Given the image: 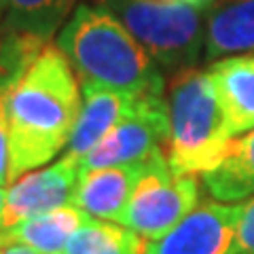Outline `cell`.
<instances>
[{
    "label": "cell",
    "mask_w": 254,
    "mask_h": 254,
    "mask_svg": "<svg viewBox=\"0 0 254 254\" xmlns=\"http://www.w3.org/2000/svg\"><path fill=\"white\" fill-rule=\"evenodd\" d=\"M78 78L58 47L47 45L4 95L9 185L68 146L81 113Z\"/></svg>",
    "instance_id": "cell-1"
},
{
    "label": "cell",
    "mask_w": 254,
    "mask_h": 254,
    "mask_svg": "<svg viewBox=\"0 0 254 254\" xmlns=\"http://www.w3.org/2000/svg\"><path fill=\"white\" fill-rule=\"evenodd\" d=\"M55 47L83 87H104L131 95H163L161 68L104 6L78 4L62 26Z\"/></svg>",
    "instance_id": "cell-2"
},
{
    "label": "cell",
    "mask_w": 254,
    "mask_h": 254,
    "mask_svg": "<svg viewBox=\"0 0 254 254\" xmlns=\"http://www.w3.org/2000/svg\"><path fill=\"white\" fill-rule=\"evenodd\" d=\"M168 163L176 174H205L235 138L208 70L185 68L168 85Z\"/></svg>",
    "instance_id": "cell-3"
},
{
    "label": "cell",
    "mask_w": 254,
    "mask_h": 254,
    "mask_svg": "<svg viewBox=\"0 0 254 254\" xmlns=\"http://www.w3.org/2000/svg\"><path fill=\"white\" fill-rule=\"evenodd\" d=\"M168 72L193 68L205 43L203 9L163 0H95Z\"/></svg>",
    "instance_id": "cell-4"
},
{
    "label": "cell",
    "mask_w": 254,
    "mask_h": 254,
    "mask_svg": "<svg viewBox=\"0 0 254 254\" xmlns=\"http://www.w3.org/2000/svg\"><path fill=\"white\" fill-rule=\"evenodd\" d=\"M199 203V182L193 174H176L168 155L155 153L146 159L144 172L131 190L121 225L155 242L172 231Z\"/></svg>",
    "instance_id": "cell-5"
},
{
    "label": "cell",
    "mask_w": 254,
    "mask_h": 254,
    "mask_svg": "<svg viewBox=\"0 0 254 254\" xmlns=\"http://www.w3.org/2000/svg\"><path fill=\"white\" fill-rule=\"evenodd\" d=\"M170 140V117L163 95H138L106 138L81 157V172L140 163L155 153H165Z\"/></svg>",
    "instance_id": "cell-6"
},
{
    "label": "cell",
    "mask_w": 254,
    "mask_h": 254,
    "mask_svg": "<svg viewBox=\"0 0 254 254\" xmlns=\"http://www.w3.org/2000/svg\"><path fill=\"white\" fill-rule=\"evenodd\" d=\"M246 203L201 201L176 227L155 242L144 254H227L233 244Z\"/></svg>",
    "instance_id": "cell-7"
},
{
    "label": "cell",
    "mask_w": 254,
    "mask_h": 254,
    "mask_svg": "<svg viewBox=\"0 0 254 254\" xmlns=\"http://www.w3.org/2000/svg\"><path fill=\"white\" fill-rule=\"evenodd\" d=\"M78 176L81 159L68 153L43 170H32L19 176L11 189H6L2 229L58 210L62 205H70Z\"/></svg>",
    "instance_id": "cell-8"
},
{
    "label": "cell",
    "mask_w": 254,
    "mask_h": 254,
    "mask_svg": "<svg viewBox=\"0 0 254 254\" xmlns=\"http://www.w3.org/2000/svg\"><path fill=\"white\" fill-rule=\"evenodd\" d=\"M144 165L146 159L140 163L81 172L72 205H76L91 218L121 225L127 201H129L131 190L144 172Z\"/></svg>",
    "instance_id": "cell-9"
},
{
    "label": "cell",
    "mask_w": 254,
    "mask_h": 254,
    "mask_svg": "<svg viewBox=\"0 0 254 254\" xmlns=\"http://www.w3.org/2000/svg\"><path fill=\"white\" fill-rule=\"evenodd\" d=\"M203 17L205 60L254 53V0H212Z\"/></svg>",
    "instance_id": "cell-10"
},
{
    "label": "cell",
    "mask_w": 254,
    "mask_h": 254,
    "mask_svg": "<svg viewBox=\"0 0 254 254\" xmlns=\"http://www.w3.org/2000/svg\"><path fill=\"white\" fill-rule=\"evenodd\" d=\"M208 74L233 136L254 129V53L222 58Z\"/></svg>",
    "instance_id": "cell-11"
},
{
    "label": "cell",
    "mask_w": 254,
    "mask_h": 254,
    "mask_svg": "<svg viewBox=\"0 0 254 254\" xmlns=\"http://www.w3.org/2000/svg\"><path fill=\"white\" fill-rule=\"evenodd\" d=\"M138 95L104 89V87H83V102L74 131L66 146L68 155L85 157L93 146H98L106 133L121 121L123 115L133 106Z\"/></svg>",
    "instance_id": "cell-12"
},
{
    "label": "cell",
    "mask_w": 254,
    "mask_h": 254,
    "mask_svg": "<svg viewBox=\"0 0 254 254\" xmlns=\"http://www.w3.org/2000/svg\"><path fill=\"white\" fill-rule=\"evenodd\" d=\"M89 218L76 205H62L0 231V246L23 244L38 254H66L70 237Z\"/></svg>",
    "instance_id": "cell-13"
},
{
    "label": "cell",
    "mask_w": 254,
    "mask_h": 254,
    "mask_svg": "<svg viewBox=\"0 0 254 254\" xmlns=\"http://www.w3.org/2000/svg\"><path fill=\"white\" fill-rule=\"evenodd\" d=\"M205 190L216 201L242 203L254 195V129L233 138L225 157L210 172L201 174Z\"/></svg>",
    "instance_id": "cell-14"
},
{
    "label": "cell",
    "mask_w": 254,
    "mask_h": 254,
    "mask_svg": "<svg viewBox=\"0 0 254 254\" xmlns=\"http://www.w3.org/2000/svg\"><path fill=\"white\" fill-rule=\"evenodd\" d=\"M144 237L119 222L87 218L66 246V254H144Z\"/></svg>",
    "instance_id": "cell-15"
},
{
    "label": "cell",
    "mask_w": 254,
    "mask_h": 254,
    "mask_svg": "<svg viewBox=\"0 0 254 254\" xmlns=\"http://www.w3.org/2000/svg\"><path fill=\"white\" fill-rule=\"evenodd\" d=\"M74 2L76 0H6L4 23L49 43V38L68 21Z\"/></svg>",
    "instance_id": "cell-16"
},
{
    "label": "cell",
    "mask_w": 254,
    "mask_h": 254,
    "mask_svg": "<svg viewBox=\"0 0 254 254\" xmlns=\"http://www.w3.org/2000/svg\"><path fill=\"white\" fill-rule=\"evenodd\" d=\"M47 41L30 32L0 23V95H6L34 60L43 53Z\"/></svg>",
    "instance_id": "cell-17"
},
{
    "label": "cell",
    "mask_w": 254,
    "mask_h": 254,
    "mask_svg": "<svg viewBox=\"0 0 254 254\" xmlns=\"http://www.w3.org/2000/svg\"><path fill=\"white\" fill-rule=\"evenodd\" d=\"M227 254H254V195L250 203H246L233 244Z\"/></svg>",
    "instance_id": "cell-18"
},
{
    "label": "cell",
    "mask_w": 254,
    "mask_h": 254,
    "mask_svg": "<svg viewBox=\"0 0 254 254\" xmlns=\"http://www.w3.org/2000/svg\"><path fill=\"white\" fill-rule=\"evenodd\" d=\"M0 185H9V127H6L4 95H0Z\"/></svg>",
    "instance_id": "cell-19"
},
{
    "label": "cell",
    "mask_w": 254,
    "mask_h": 254,
    "mask_svg": "<svg viewBox=\"0 0 254 254\" xmlns=\"http://www.w3.org/2000/svg\"><path fill=\"white\" fill-rule=\"evenodd\" d=\"M0 254H38V252L23 244H9V246H2V252Z\"/></svg>",
    "instance_id": "cell-20"
},
{
    "label": "cell",
    "mask_w": 254,
    "mask_h": 254,
    "mask_svg": "<svg viewBox=\"0 0 254 254\" xmlns=\"http://www.w3.org/2000/svg\"><path fill=\"white\" fill-rule=\"evenodd\" d=\"M163 2H180V4H189L195 6V9H205L212 0H163Z\"/></svg>",
    "instance_id": "cell-21"
},
{
    "label": "cell",
    "mask_w": 254,
    "mask_h": 254,
    "mask_svg": "<svg viewBox=\"0 0 254 254\" xmlns=\"http://www.w3.org/2000/svg\"><path fill=\"white\" fill-rule=\"evenodd\" d=\"M4 201H6V189L0 185V231H2V218H4Z\"/></svg>",
    "instance_id": "cell-22"
},
{
    "label": "cell",
    "mask_w": 254,
    "mask_h": 254,
    "mask_svg": "<svg viewBox=\"0 0 254 254\" xmlns=\"http://www.w3.org/2000/svg\"><path fill=\"white\" fill-rule=\"evenodd\" d=\"M4 13H6V0H0V23L4 21Z\"/></svg>",
    "instance_id": "cell-23"
},
{
    "label": "cell",
    "mask_w": 254,
    "mask_h": 254,
    "mask_svg": "<svg viewBox=\"0 0 254 254\" xmlns=\"http://www.w3.org/2000/svg\"><path fill=\"white\" fill-rule=\"evenodd\" d=\"M0 252H2V246H0Z\"/></svg>",
    "instance_id": "cell-24"
}]
</instances>
